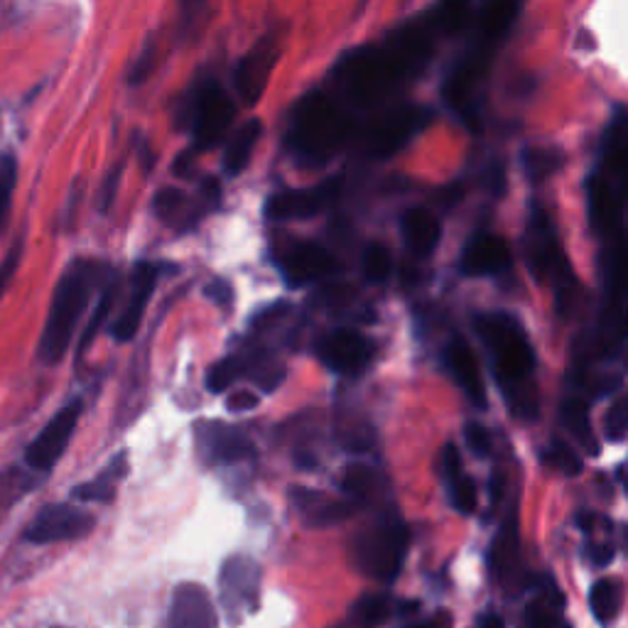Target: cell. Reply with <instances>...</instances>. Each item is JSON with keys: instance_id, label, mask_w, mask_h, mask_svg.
Wrapping results in <instances>:
<instances>
[{"instance_id": "obj_1", "label": "cell", "mask_w": 628, "mask_h": 628, "mask_svg": "<svg viewBox=\"0 0 628 628\" xmlns=\"http://www.w3.org/2000/svg\"><path fill=\"white\" fill-rule=\"evenodd\" d=\"M474 330L491 356L493 376H497L506 403L513 418L536 420L538 415V385H536V354L521 324L509 312H484L474 317Z\"/></svg>"}, {"instance_id": "obj_2", "label": "cell", "mask_w": 628, "mask_h": 628, "mask_svg": "<svg viewBox=\"0 0 628 628\" xmlns=\"http://www.w3.org/2000/svg\"><path fill=\"white\" fill-rule=\"evenodd\" d=\"M111 265L94 258H77L67 265L65 275L57 283L50 314H47L38 344V356L42 364L52 366L65 359L67 349L77 334L81 314L89 307L94 290L104 287L111 281Z\"/></svg>"}, {"instance_id": "obj_3", "label": "cell", "mask_w": 628, "mask_h": 628, "mask_svg": "<svg viewBox=\"0 0 628 628\" xmlns=\"http://www.w3.org/2000/svg\"><path fill=\"white\" fill-rule=\"evenodd\" d=\"M521 6L518 3H487L481 8V18L477 22V35L471 40L469 50L459 57V62L450 71V77L444 81V99L452 106V111L459 116V120L477 130V101L474 94L479 81L484 79L487 69L491 65V57L497 52V47L503 38V32L511 28L513 18L518 16Z\"/></svg>"}, {"instance_id": "obj_4", "label": "cell", "mask_w": 628, "mask_h": 628, "mask_svg": "<svg viewBox=\"0 0 628 628\" xmlns=\"http://www.w3.org/2000/svg\"><path fill=\"white\" fill-rule=\"evenodd\" d=\"M349 130H352V120L342 108L330 96L312 91L295 106L285 138L287 148L302 163L317 165L342 148Z\"/></svg>"}, {"instance_id": "obj_5", "label": "cell", "mask_w": 628, "mask_h": 628, "mask_svg": "<svg viewBox=\"0 0 628 628\" xmlns=\"http://www.w3.org/2000/svg\"><path fill=\"white\" fill-rule=\"evenodd\" d=\"M410 77L408 67L389 47H359L340 65V81L349 99L356 106H376L391 96L401 81Z\"/></svg>"}, {"instance_id": "obj_6", "label": "cell", "mask_w": 628, "mask_h": 628, "mask_svg": "<svg viewBox=\"0 0 628 628\" xmlns=\"http://www.w3.org/2000/svg\"><path fill=\"white\" fill-rule=\"evenodd\" d=\"M408 546V526L401 516L391 511L354 538L352 560L366 577L391 585L403 570Z\"/></svg>"}, {"instance_id": "obj_7", "label": "cell", "mask_w": 628, "mask_h": 628, "mask_svg": "<svg viewBox=\"0 0 628 628\" xmlns=\"http://www.w3.org/2000/svg\"><path fill=\"white\" fill-rule=\"evenodd\" d=\"M526 263L538 283H555L558 287V307L562 314L570 312V290L575 287L570 265L562 258L558 232L542 207L530 209L526 226Z\"/></svg>"}, {"instance_id": "obj_8", "label": "cell", "mask_w": 628, "mask_h": 628, "mask_svg": "<svg viewBox=\"0 0 628 628\" xmlns=\"http://www.w3.org/2000/svg\"><path fill=\"white\" fill-rule=\"evenodd\" d=\"M236 118V104L216 81H199L183 101L179 120L192 128L197 150H212L224 140Z\"/></svg>"}, {"instance_id": "obj_9", "label": "cell", "mask_w": 628, "mask_h": 628, "mask_svg": "<svg viewBox=\"0 0 628 628\" xmlns=\"http://www.w3.org/2000/svg\"><path fill=\"white\" fill-rule=\"evenodd\" d=\"M261 582L263 572L256 560L246 555H234L222 565L219 575V599L226 611V619L234 626L256 614L261 607Z\"/></svg>"}, {"instance_id": "obj_10", "label": "cell", "mask_w": 628, "mask_h": 628, "mask_svg": "<svg viewBox=\"0 0 628 628\" xmlns=\"http://www.w3.org/2000/svg\"><path fill=\"white\" fill-rule=\"evenodd\" d=\"M489 572L506 595L526 591L533 579H528L521 558V523H518V503L513 501L509 513L489 548Z\"/></svg>"}, {"instance_id": "obj_11", "label": "cell", "mask_w": 628, "mask_h": 628, "mask_svg": "<svg viewBox=\"0 0 628 628\" xmlns=\"http://www.w3.org/2000/svg\"><path fill=\"white\" fill-rule=\"evenodd\" d=\"M81 408H84L81 398L69 401L62 410H57L55 418L47 422L38 438L28 444L26 464L32 471H38V474H50L59 459L65 457L67 447L71 438H75V430L79 425Z\"/></svg>"}, {"instance_id": "obj_12", "label": "cell", "mask_w": 628, "mask_h": 628, "mask_svg": "<svg viewBox=\"0 0 628 628\" xmlns=\"http://www.w3.org/2000/svg\"><path fill=\"white\" fill-rule=\"evenodd\" d=\"M96 526V518L71 503H50L32 518L26 528V540L35 546H50V542H67L87 538Z\"/></svg>"}, {"instance_id": "obj_13", "label": "cell", "mask_w": 628, "mask_h": 628, "mask_svg": "<svg viewBox=\"0 0 628 628\" xmlns=\"http://www.w3.org/2000/svg\"><path fill=\"white\" fill-rule=\"evenodd\" d=\"M430 111L428 108L420 106H405V108H395V111L385 114L381 120H376L369 128L366 136V153L376 160H385L393 153H398L403 145L418 136V133L430 124Z\"/></svg>"}, {"instance_id": "obj_14", "label": "cell", "mask_w": 628, "mask_h": 628, "mask_svg": "<svg viewBox=\"0 0 628 628\" xmlns=\"http://www.w3.org/2000/svg\"><path fill=\"white\" fill-rule=\"evenodd\" d=\"M342 192V177H330L324 183L305 189L277 192L265 202V216L273 222L287 219H310V216L324 212L336 202Z\"/></svg>"}, {"instance_id": "obj_15", "label": "cell", "mask_w": 628, "mask_h": 628, "mask_svg": "<svg viewBox=\"0 0 628 628\" xmlns=\"http://www.w3.org/2000/svg\"><path fill=\"white\" fill-rule=\"evenodd\" d=\"M157 277H160V265H155L150 261H140L130 275V295L124 307V314L114 322L111 334L114 340L126 344L130 340H136V334L140 330L143 314L148 310V302L155 293Z\"/></svg>"}, {"instance_id": "obj_16", "label": "cell", "mask_w": 628, "mask_h": 628, "mask_svg": "<svg viewBox=\"0 0 628 628\" xmlns=\"http://www.w3.org/2000/svg\"><path fill=\"white\" fill-rule=\"evenodd\" d=\"M197 444L202 457L214 464H238L256 457V447L248 434L224 422H199Z\"/></svg>"}, {"instance_id": "obj_17", "label": "cell", "mask_w": 628, "mask_h": 628, "mask_svg": "<svg viewBox=\"0 0 628 628\" xmlns=\"http://www.w3.org/2000/svg\"><path fill=\"white\" fill-rule=\"evenodd\" d=\"M317 356L330 371L340 373V376H352V373L366 366L369 342L356 330L342 327L322 336L317 344Z\"/></svg>"}, {"instance_id": "obj_18", "label": "cell", "mask_w": 628, "mask_h": 628, "mask_svg": "<svg viewBox=\"0 0 628 628\" xmlns=\"http://www.w3.org/2000/svg\"><path fill=\"white\" fill-rule=\"evenodd\" d=\"M167 628H219V616L209 591L197 582H183L175 587Z\"/></svg>"}, {"instance_id": "obj_19", "label": "cell", "mask_w": 628, "mask_h": 628, "mask_svg": "<svg viewBox=\"0 0 628 628\" xmlns=\"http://www.w3.org/2000/svg\"><path fill=\"white\" fill-rule=\"evenodd\" d=\"M336 268H340L336 258L324 246L314 244V241L290 246L281 258V271L290 287L310 285L314 281H320V277L334 273Z\"/></svg>"}, {"instance_id": "obj_20", "label": "cell", "mask_w": 628, "mask_h": 628, "mask_svg": "<svg viewBox=\"0 0 628 628\" xmlns=\"http://www.w3.org/2000/svg\"><path fill=\"white\" fill-rule=\"evenodd\" d=\"M277 55H281L277 40L263 38L244 59H241V65L236 69V89L244 104L253 106L261 101L265 87H268L271 71L277 62Z\"/></svg>"}, {"instance_id": "obj_21", "label": "cell", "mask_w": 628, "mask_h": 628, "mask_svg": "<svg viewBox=\"0 0 628 628\" xmlns=\"http://www.w3.org/2000/svg\"><path fill=\"white\" fill-rule=\"evenodd\" d=\"M290 501H293V506L297 509L302 523L310 528L340 526L356 511V506L349 499H334L330 493H322L317 489H307V487L290 489Z\"/></svg>"}, {"instance_id": "obj_22", "label": "cell", "mask_w": 628, "mask_h": 628, "mask_svg": "<svg viewBox=\"0 0 628 628\" xmlns=\"http://www.w3.org/2000/svg\"><path fill=\"white\" fill-rule=\"evenodd\" d=\"M511 268V248L506 238L497 234H477L469 238L462 251V273L479 275H499Z\"/></svg>"}, {"instance_id": "obj_23", "label": "cell", "mask_w": 628, "mask_h": 628, "mask_svg": "<svg viewBox=\"0 0 628 628\" xmlns=\"http://www.w3.org/2000/svg\"><path fill=\"white\" fill-rule=\"evenodd\" d=\"M530 587H533V597L523 609V628H572L565 621V599L552 577H538Z\"/></svg>"}, {"instance_id": "obj_24", "label": "cell", "mask_w": 628, "mask_h": 628, "mask_svg": "<svg viewBox=\"0 0 628 628\" xmlns=\"http://www.w3.org/2000/svg\"><path fill=\"white\" fill-rule=\"evenodd\" d=\"M153 209H155L157 219H160L165 226L175 228V232L179 234L192 232V228L199 224L202 216L209 212V207L202 202V197L192 199L185 195L183 189H175V187H163L160 192H157L153 199Z\"/></svg>"}, {"instance_id": "obj_25", "label": "cell", "mask_w": 628, "mask_h": 628, "mask_svg": "<svg viewBox=\"0 0 628 628\" xmlns=\"http://www.w3.org/2000/svg\"><path fill=\"white\" fill-rule=\"evenodd\" d=\"M444 364L450 369L454 383L462 389L469 401L477 408H487V391H484V381H481L479 361L464 340H452L447 344Z\"/></svg>"}, {"instance_id": "obj_26", "label": "cell", "mask_w": 628, "mask_h": 628, "mask_svg": "<svg viewBox=\"0 0 628 628\" xmlns=\"http://www.w3.org/2000/svg\"><path fill=\"white\" fill-rule=\"evenodd\" d=\"M442 479H444V487L447 493H450V501L459 513H474L477 511V484L464 474V467H462V457H459V450L452 444L447 442L444 450H442Z\"/></svg>"}, {"instance_id": "obj_27", "label": "cell", "mask_w": 628, "mask_h": 628, "mask_svg": "<svg viewBox=\"0 0 628 628\" xmlns=\"http://www.w3.org/2000/svg\"><path fill=\"white\" fill-rule=\"evenodd\" d=\"M401 232H403V241H405L408 251L413 253L415 258H428L440 244L442 226H440L438 216H434L432 212L422 209V207H413L403 214Z\"/></svg>"}, {"instance_id": "obj_28", "label": "cell", "mask_w": 628, "mask_h": 628, "mask_svg": "<svg viewBox=\"0 0 628 628\" xmlns=\"http://www.w3.org/2000/svg\"><path fill=\"white\" fill-rule=\"evenodd\" d=\"M128 474V454L118 452L99 477H94L87 484H79L71 491V499L81 503H111L116 499L118 481Z\"/></svg>"}, {"instance_id": "obj_29", "label": "cell", "mask_w": 628, "mask_h": 628, "mask_svg": "<svg viewBox=\"0 0 628 628\" xmlns=\"http://www.w3.org/2000/svg\"><path fill=\"white\" fill-rule=\"evenodd\" d=\"M395 604L389 595L359 597L332 628H379L391 619Z\"/></svg>"}, {"instance_id": "obj_30", "label": "cell", "mask_w": 628, "mask_h": 628, "mask_svg": "<svg viewBox=\"0 0 628 628\" xmlns=\"http://www.w3.org/2000/svg\"><path fill=\"white\" fill-rule=\"evenodd\" d=\"M261 136H263V124L258 118L246 120V124L234 133L232 140L226 143V150H224V173L228 177H238L241 173L246 170L248 163H251V155H253V150H256Z\"/></svg>"}, {"instance_id": "obj_31", "label": "cell", "mask_w": 628, "mask_h": 628, "mask_svg": "<svg viewBox=\"0 0 628 628\" xmlns=\"http://www.w3.org/2000/svg\"><path fill=\"white\" fill-rule=\"evenodd\" d=\"M560 420L562 425L567 428V432L572 434V438L579 442V447L591 457H597L601 452V444L599 438L591 430V422H589V410L587 403L582 398H567L560 408Z\"/></svg>"}, {"instance_id": "obj_32", "label": "cell", "mask_w": 628, "mask_h": 628, "mask_svg": "<svg viewBox=\"0 0 628 628\" xmlns=\"http://www.w3.org/2000/svg\"><path fill=\"white\" fill-rule=\"evenodd\" d=\"M342 489L354 506L359 503H373L381 499L383 493V479L376 469L366 464H352L346 467L342 477Z\"/></svg>"}, {"instance_id": "obj_33", "label": "cell", "mask_w": 628, "mask_h": 628, "mask_svg": "<svg viewBox=\"0 0 628 628\" xmlns=\"http://www.w3.org/2000/svg\"><path fill=\"white\" fill-rule=\"evenodd\" d=\"M565 155L560 148H548V145H530V148L521 150V165L528 179L540 183L548 179L562 167Z\"/></svg>"}, {"instance_id": "obj_34", "label": "cell", "mask_w": 628, "mask_h": 628, "mask_svg": "<svg viewBox=\"0 0 628 628\" xmlns=\"http://www.w3.org/2000/svg\"><path fill=\"white\" fill-rule=\"evenodd\" d=\"M589 609L601 626H609L621 611V587L614 579H599L589 589Z\"/></svg>"}, {"instance_id": "obj_35", "label": "cell", "mask_w": 628, "mask_h": 628, "mask_svg": "<svg viewBox=\"0 0 628 628\" xmlns=\"http://www.w3.org/2000/svg\"><path fill=\"white\" fill-rule=\"evenodd\" d=\"M116 290H118V277L116 273L111 275V281H108L104 287H101V295H99V305H96L94 314L89 317L87 322V327H84L81 336H79V356H84L89 352V346L94 344L96 340V334H99V330L104 327V322L108 320V314H111L114 305H116Z\"/></svg>"}, {"instance_id": "obj_36", "label": "cell", "mask_w": 628, "mask_h": 628, "mask_svg": "<svg viewBox=\"0 0 628 628\" xmlns=\"http://www.w3.org/2000/svg\"><path fill=\"white\" fill-rule=\"evenodd\" d=\"M248 369H246V359L244 354H232L222 361H216V364L209 369L207 373V389L212 393H224L232 389V385L241 379L246 376Z\"/></svg>"}, {"instance_id": "obj_37", "label": "cell", "mask_w": 628, "mask_h": 628, "mask_svg": "<svg viewBox=\"0 0 628 628\" xmlns=\"http://www.w3.org/2000/svg\"><path fill=\"white\" fill-rule=\"evenodd\" d=\"M540 462L548 469L560 471L565 477H577L579 471H582V459H579V454L570 444H565L560 440H552L548 447H542Z\"/></svg>"}, {"instance_id": "obj_38", "label": "cell", "mask_w": 628, "mask_h": 628, "mask_svg": "<svg viewBox=\"0 0 628 628\" xmlns=\"http://www.w3.org/2000/svg\"><path fill=\"white\" fill-rule=\"evenodd\" d=\"M364 277L371 285H379L389 281V275L393 271V261H391V253L379 241H371V244L364 248Z\"/></svg>"}, {"instance_id": "obj_39", "label": "cell", "mask_w": 628, "mask_h": 628, "mask_svg": "<svg viewBox=\"0 0 628 628\" xmlns=\"http://www.w3.org/2000/svg\"><path fill=\"white\" fill-rule=\"evenodd\" d=\"M16 185H18V160L8 153L0 157V226H3L8 219Z\"/></svg>"}, {"instance_id": "obj_40", "label": "cell", "mask_w": 628, "mask_h": 628, "mask_svg": "<svg viewBox=\"0 0 628 628\" xmlns=\"http://www.w3.org/2000/svg\"><path fill=\"white\" fill-rule=\"evenodd\" d=\"M471 8L467 3H444L434 10V26L444 32H457L467 28Z\"/></svg>"}, {"instance_id": "obj_41", "label": "cell", "mask_w": 628, "mask_h": 628, "mask_svg": "<svg viewBox=\"0 0 628 628\" xmlns=\"http://www.w3.org/2000/svg\"><path fill=\"white\" fill-rule=\"evenodd\" d=\"M604 432L611 442H619L628 434V393H624L619 401H616L607 418H604Z\"/></svg>"}, {"instance_id": "obj_42", "label": "cell", "mask_w": 628, "mask_h": 628, "mask_svg": "<svg viewBox=\"0 0 628 628\" xmlns=\"http://www.w3.org/2000/svg\"><path fill=\"white\" fill-rule=\"evenodd\" d=\"M35 487V481L28 479L22 471H0V509L10 506L22 493H28V489Z\"/></svg>"}, {"instance_id": "obj_43", "label": "cell", "mask_w": 628, "mask_h": 628, "mask_svg": "<svg viewBox=\"0 0 628 628\" xmlns=\"http://www.w3.org/2000/svg\"><path fill=\"white\" fill-rule=\"evenodd\" d=\"M155 62H157V52H155V42L153 40H145L143 45V50L138 52L136 57V62H133L130 71H128V84H143L145 79H148L153 75V69H155Z\"/></svg>"}, {"instance_id": "obj_44", "label": "cell", "mask_w": 628, "mask_h": 628, "mask_svg": "<svg viewBox=\"0 0 628 628\" xmlns=\"http://www.w3.org/2000/svg\"><path fill=\"white\" fill-rule=\"evenodd\" d=\"M22 238H18L13 246H10V251L6 253V258L0 261V297L6 295V290H8V285L13 283V277H16V273H18V268H20V261H22Z\"/></svg>"}, {"instance_id": "obj_45", "label": "cell", "mask_w": 628, "mask_h": 628, "mask_svg": "<svg viewBox=\"0 0 628 628\" xmlns=\"http://www.w3.org/2000/svg\"><path fill=\"white\" fill-rule=\"evenodd\" d=\"M120 175H124V163L116 165L111 173L104 177L101 189H99V212L108 214L114 207V202L118 197V185H120Z\"/></svg>"}, {"instance_id": "obj_46", "label": "cell", "mask_w": 628, "mask_h": 628, "mask_svg": "<svg viewBox=\"0 0 628 628\" xmlns=\"http://www.w3.org/2000/svg\"><path fill=\"white\" fill-rule=\"evenodd\" d=\"M464 440L469 444V450L474 452L477 457H489V452H491V434L487 432L484 425H479V422H467Z\"/></svg>"}, {"instance_id": "obj_47", "label": "cell", "mask_w": 628, "mask_h": 628, "mask_svg": "<svg viewBox=\"0 0 628 628\" xmlns=\"http://www.w3.org/2000/svg\"><path fill=\"white\" fill-rule=\"evenodd\" d=\"M585 555L595 567H607L614 560L616 548H614V542H609V540H589L585 546Z\"/></svg>"}, {"instance_id": "obj_48", "label": "cell", "mask_w": 628, "mask_h": 628, "mask_svg": "<svg viewBox=\"0 0 628 628\" xmlns=\"http://www.w3.org/2000/svg\"><path fill=\"white\" fill-rule=\"evenodd\" d=\"M204 295H207L212 302L222 307H228L234 302V285L224 281V277H216L207 287H204Z\"/></svg>"}, {"instance_id": "obj_49", "label": "cell", "mask_w": 628, "mask_h": 628, "mask_svg": "<svg viewBox=\"0 0 628 628\" xmlns=\"http://www.w3.org/2000/svg\"><path fill=\"white\" fill-rule=\"evenodd\" d=\"M261 398L251 391H236L226 398V408L232 410V413H248V410L258 408Z\"/></svg>"}, {"instance_id": "obj_50", "label": "cell", "mask_w": 628, "mask_h": 628, "mask_svg": "<svg viewBox=\"0 0 628 628\" xmlns=\"http://www.w3.org/2000/svg\"><path fill=\"white\" fill-rule=\"evenodd\" d=\"M477 628H506V621H503V616H501V614H497V611H487V614H481V616H479Z\"/></svg>"}, {"instance_id": "obj_51", "label": "cell", "mask_w": 628, "mask_h": 628, "mask_svg": "<svg viewBox=\"0 0 628 628\" xmlns=\"http://www.w3.org/2000/svg\"><path fill=\"white\" fill-rule=\"evenodd\" d=\"M138 155H140V160H143V170L150 173L153 165H155V153L150 150V145L145 143V140L140 143V153Z\"/></svg>"}, {"instance_id": "obj_52", "label": "cell", "mask_w": 628, "mask_h": 628, "mask_svg": "<svg viewBox=\"0 0 628 628\" xmlns=\"http://www.w3.org/2000/svg\"><path fill=\"white\" fill-rule=\"evenodd\" d=\"M408 628H442V624H440V616H438V619L420 621V624H413V626H408Z\"/></svg>"}, {"instance_id": "obj_53", "label": "cell", "mask_w": 628, "mask_h": 628, "mask_svg": "<svg viewBox=\"0 0 628 628\" xmlns=\"http://www.w3.org/2000/svg\"><path fill=\"white\" fill-rule=\"evenodd\" d=\"M621 548H624V552L628 555V523L621 526Z\"/></svg>"}, {"instance_id": "obj_54", "label": "cell", "mask_w": 628, "mask_h": 628, "mask_svg": "<svg viewBox=\"0 0 628 628\" xmlns=\"http://www.w3.org/2000/svg\"><path fill=\"white\" fill-rule=\"evenodd\" d=\"M624 366L628 369V349H626V356H624Z\"/></svg>"}]
</instances>
